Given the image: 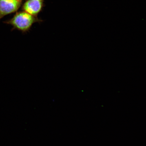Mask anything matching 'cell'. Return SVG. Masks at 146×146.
I'll return each mask as SVG.
<instances>
[{
	"label": "cell",
	"instance_id": "1",
	"mask_svg": "<svg viewBox=\"0 0 146 146\" xmlns=\"http://www.w3.org/2000/svg\"><path fill=\"white\" fill-rule=\"evenodd\" d=\"M42 21L37 17L22 11L17 12L11 19L4 23L12 25V30H17L25 34L29 31L34 23Z\"/></svg>",
	"mask_w": 146,
	"mask_h": 146
},
{
	"label": "cell",
	"instance_id": "2",
	"mask_svg": "<svg viewBox=\"0 0 146 146\" xmlns=\"http://www.w3.org/2000/svg\"><path fill=\"white\" fill-rule=\"evenodd\" d=\"M22 3V0H0V19L17 11Z\"/></svg>",
	"mask_w": 146,
	"mask_h": 146
},
{
	"label": "cell",
	"instance_id": "3",
	"mask_svg": "<svg viewBox=\"0 0 146 146\" xmlns=\"http://www.w3.org/2000/svg\"><path fill=\"white\" fill-rule=\"evenodd\" d=\"M44 1V0H27L24 3L22 9L24 11L37 17L38 14L42 9Z\"/></svg>",
	"mask_w": 146,
	"mask_h": 146
}]
</instances>
